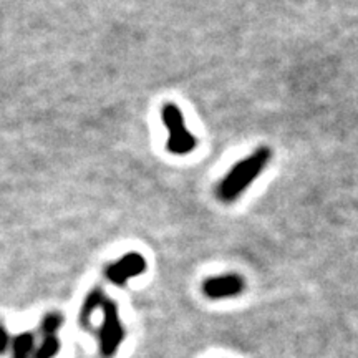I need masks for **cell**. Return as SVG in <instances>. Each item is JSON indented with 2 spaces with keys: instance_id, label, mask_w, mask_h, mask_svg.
Wrapping results in <instances>:
<instances>
[{
  "instance_id": "30bf717a",
  "label": "cell",
  "mask_w": 358,
  "mask_h": 358,
  "mask_svg": "<svg viewBox=\"0 0 358 358\" xmlns=\"http://www.w3.org/2000/svg\"><path fill=\"white\" fill-rule=\"evenodd\" d=\"M8 345H10V337H8V332L6 325H3V322L0 320V355H3V353L7 352Z\"/></svg>"
},
{
  "instance_id": "5b68a950",
  "label": "cell",
  "mask_w": 358,
  "mask_h": 358,
  "mask_svg": "<svg viewBox=\"0 0 358 358\" xmlns=\"http://www.w3.org/2000/svg\"><path fill=\"white\" fill-rule=\"evenodd\" d=\"M244 287H245V282L241 275L224 274V275L209 277L208 280H204L203 292L206 297L219 301V299L237 297V295L244 292Z\"/></svg>"
},
{
  "instance_id": "6da1fadb",
  "label": "cell",
  "mask_w": 358,
  "mask_h": 358,
  "mask_svg": "<svg viewBox=\"0 0 358 358\" xmlns=\"http://www.w3.org/2000/svg\"><path fill=\"white\" fill-rule=\"evenodd\" d=\"M272 159V150L268 146H259L252 155L245 156L231 168V171L217 185L216 194L222 203H234L248 191Z\"/></svg>"
},
{
  "instance_id": "8fae6325",
  "label": "cell",
  "mask_w": 358,
  "mask_h": 358,
  "mask_svg": "<svg viewBox=\"0 0 358 358\" xmlns=\"http://www.w3.org/2000/svg\"><path fill=\"white\" fill-rule=\"evenodd\" d=\"M13 358H29V357H13Z\"/></svg>"
},
{
  "instance_id": "3957f363",
  "label": "cell",
  "mask_w": 358,
  "mask_h": 358,
  "mask_svg": "<svg viewBox=\"0 0 358 358\" xmlns=\"http://www.w3.org/2000/svg\"><path fill=\"white\" fill-rule=\"evenodd\" d=\"M103 310V324L98 330V338H100V352L103 358L115 357L118 352L120 345H122L124 338V329L122 325L118 315V306L106 299L105 303L101 306Z\"/></svg>"
},
{
  "instance_id": "9c48e42d",
  "label": "cell",
  "mask_w": 358,
  "mask_h": 358,
  "mask_svg": "<svg viewBox=\"0 0 358 358\" xmlns=\"http://www.w3.org/2000/svg\"><path fill=\"white\" fill-rule=\"evenodd\" d=\"M62 325H64V315L58 312H52L45 315L42 325H40V332L43 337H53Z\"/></svg>"
},
{
  "instance_id": "277c9868",
  "label": "cell",
  "mask_w": 358,
  "mask_h": 358,
  "mask_svg": "<svg viewBox=\"0 0 358 358\" xmlns=\"http://www.w3.org/2000/svg\"><path fill=\"white\" fill-rule=\"evenodd\" d=\"M146 259L138 252H128L122 259L110 264L105 268V275L111 284L124 285L133 277L141 275L146 271Z\"/></svg>"
},
{
  "instance_id": "7a4b0ae2",
  "label": "cell",
  "mask_w": 358,
  "mask_h": 358,
  "mask_svg": "<svg viewBox=\"0 0 358 358\" xmlns=\"http://www.w3.org/2000/svg\"><path fill=\"white\" fill-rule=\"evenodd\" d=\"M164 127L168 128V143L166 148L169 153L182 156L191 153L196 148V138L186 128L185 118H182L181 110L174 103H166L161 110Z\"/></svg>"
},
{
  "instance_id": "ba28073f",
  "label": "cell",
  "mask_w": 358,
  "mask_h": 358,
  "mask_svg": "<svg viewBox=\"0 0 358 358\" xmlns=\"http://www.w3.org/2000/svg\"><path fill=\"white\" fill-rule=\"evenodd\" d=\"M60 352V340L55 335L53 337H45L38 348H35L34 358H53Z\"/></svg>"
},
{
  "instance_id": "52a82bcc",
  "label": "cell",
  "mask_w": 358,
  "mask_h": 358,
  "mask_svg": "<svg viewBox=\"0 0 358 358\" xmlns=\"http://www.w3.org/2000/svg\"><path fill=\"white\" fill-rule=\"evenodd\" d=\"M12 350L13 357H29L35 352V337L29 332L17 335L12 340Z\"/></svg>"
},
{
  "instance_id": "8992f818",
  "label": "cell",
  "mask_w": 358,
  "mask_h": 358,
  "mask_svg": "<svg viewBox=\"0 0 358 358\" xmlns=\"http://www.w3.org/2000/svg\"><path fill=\"white\" fill-rule=\"evenodd\" d=\"M106 295L105 292L100 287H95L92 289L87 295V299H85L83 306H82V310H80V324L83 327H87L90 329V319H92V315L95 313V310L98 308H101L103 303L106 301Z\"/></svg>"
}]
</instances>
